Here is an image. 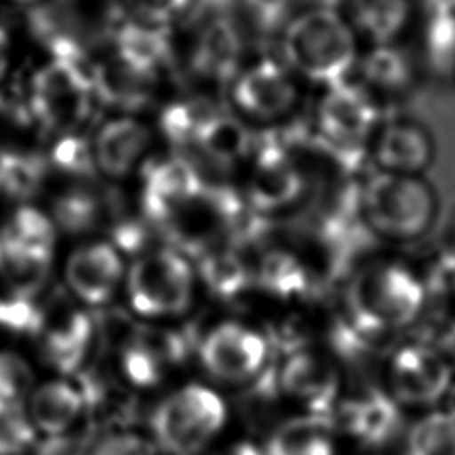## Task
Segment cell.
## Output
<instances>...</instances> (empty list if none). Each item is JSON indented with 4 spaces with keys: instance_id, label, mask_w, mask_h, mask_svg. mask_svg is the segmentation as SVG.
<instances>
[{
    "instance_id": "cell-45",
    "label": "cell",
    "mask_w": 455,
    "mask_h": 455,
    "mask_svg": "<svg viewBox=\"0 0 455 455\" xmlns=\"http://www.w3.org/2000/svg\"><path fill=\"white\" fill-rule=\"evenodd\" d=\"M443 245H446L448 249H451L455 252V217L451 219L448 229H446V238L443 242Z\"/></svg>"
},
{
    "instance_id": "cell-37",
    "label": "cell",
    "mask_w": 455,
    "mask_h": 455,
    "mask_svg": "<svg viewBox=\"0 0 455 455\" xmlns=\"http://www.w3.org/2000/svg\"><path fill=\"white\" fill-rule=\"evenodd\" d=\"M44 325V309L32 295L11 293L0 299V327L14 334H37Z\"/></svg>"
},
{
    "instance_id": "cell-8",
    "label": "cell",
    "mask_w": 455,
    "mask_h": 455,
    "mask_svg": "<svg viewBox=\"0 0 455 455\" xmlns=\"http://www.w3.org/2000/svg\"><path fill=\"white\" fill-rule=\"evenodd\" d=\"M94 75L87 73L78 53H55L32 78L28 114L50 130L71 133L87 112Z\"/></svg>"
},
{
    "instance_id": "cell-32",
    "label": "cell",
    "mask_w": 455,
    "mask_h": 455,
    "mask_svg": "<svg viewBox=\"0 0 455 455\" xmlns=\"http://www.w3.org/2000/svg\"><path fill=\"white\" fill-rule=\"evenodd\" d=\"M46 162L20 148L0 149V190L16 199L32 197L43 185Z\"/></svg>"
},
{
    "instance_id": "cell-4",
    "label": "cell",
    "mask_w": 455,
    "mask_h": 455,
    "mask_svg": "<svg viewBox=\"0 0 455 455\" xmlns=\"http://www.w3.org/2000/svg\"><path fill=\"white\" fill-rule=\"evenodd\" d=\"M386 112L363 87L348 82L327 87L318 105L313 146L343 172L355 176L370 162V146Z\"/></svg>"
},
{
    "instance_id": "cell-9",
    "label": "cell",
    "mask_w": 455,
    "mask_h": 455,
    "mask_svg": "<svg viewBox=\"0 0 455 455\" xmlns=\"http://www.w3.org/2000/svg\"><path fill=\"white\" fill-rule=\"evenodd\" d=\"M437 158V142L432 132L409 116L386 114L370 146V162L375 171L427 176Z\"/></svg>"
},
{
    "instance_id": "cell-14",
    "label": "cell",
    "mask_w": 455,
    "mask_h": 455,
    "mask_svg": "<svg viewBox=\"0 0 455 455\" xmlns=\"http://www.w3.org/2000/svg\"><path fill=\"white\" fill-rule=\"evenodd\" d=\"M279 389L307 407V412L331 414L339 402L341 377L338 363L313 350L290 354L277 371Z\"/></svg>"
},
{
    "instance_id": "cell-20",
    "label": "cell",
    "mask_w": 455,
    "mask_h": 455,
    "mask_svg": "<svg viewBox=\"0 0 455 455\" xmlns=\"http://www.w3.org/2000/svg\"><path fill=\"white\" fill-rule=\"evenodd\" d=\"M27 403L30 425L48 437L62 435L84 411L80 387L68 380H50L34 387Z\"/></svg>"
},
{
    "instance_id": "cell-36",
    "label": "cell",
    "mask_w": 455,
    "mask_h": 455,
    "mask_svg": "<svg viewBox=\"0 0 455 455\" xmlns=\"http://www.w3.org/2000/svg\"><path fill=\"white\" fill-rule=\"evenodd\" d=\"M119 355H121V370L135 387L146 389V387L156 386L162 380L164 371L167 368V363L146 343H142L139 336H135L133 341L128 343L119 352Z\"/></svg>"
},
{
    "instance_id": "cell-29",
    "label": "cell",
    "mask_w": 455,
    "mask_h": 455,
    "mask_svg": "<svg viewBox=\"0 0 455 455\" xmlns=\"http://www.w3.org/2000/svg\"><path fill=\"white\" fill-rule=\"evenodd\" d=\"M0 233L23 251L52 261L55 249V224L52 217L34 206H20Z\"/></svg>"
},
{
    "instance_id": "cell-31",
    "label": "cell",
    "mask_w": 455,
    "mask_h": 455,
    "mask_svg": "<svg viewBox=\"0 0 455 455\" xmlns=\"http://www.w3.org/2000/svg\"><path fill=\"white\" fill-rule=\"evenodd\" d=\"M52 261L41 259L14 245L0 233V279L11 293L32 295L46 283Z\"/></svg>"
},
{
    "instance_id": "cell-26",
    "label": "cell",
    "mask_w": 455,
    "mask_h": 455,
    "mask_svg": "<svg viewBox=\"0 0 455 455\" xmlns=\"http://www.w3.org/2000/svg\"><path fill=\"white\" fill-rule=\"evenodd\" d=\"M238 53L240 43L235 28L226 21H215L203 32L197 43L194 68L203 76L226 80L235 73Z\"/></svg>"
},
{
    "instance_id": "cell-15",
    "label": "cell",
    "mask_w": 455,
    "mask_h": 455,
    "mask_svg": "<svg viewBox=\"0 0 455 455\" xmlns=\"http://www.w3.org/2000/svg\"><path fill=\"white\" fill-rule=\"evenodd\" d=\"M64 277L78 300L101 306L112 299L123 279V259L108 242L85 243L68 256Z\"/></svg>"
},
{
    "instance_id": "cell-40",
    "label": "cell",
    "mask_w": 455,
    "mask_h": 455,
    "mask_svg": "<svg viewBox=\"0 0 455 455\" xmlns=\"http://www.w3.org/2000/svg\"><path fill=\"white\" fill-rule=\"evenodd\" d=\"M135 11L149 23H164L178 16L188 4V0H130Z\"/></svg>"
},
{
    "instance_id": "cell-2",
    "label": "cell",
    "mask_w": 455,
    "mask_h": 455,
    "mask_svg": "<svg viewBox=\"0 0 455 455\" xmlns=\"http://www.w3.org/2000/svg\"><path fill=\"white\" fill-rule=\"evenodd\" d=\"M439 215L441 199L427 176L373 171L359 183V220L373 242L416 245L434 231Z\"/></svg>"
},
{
    "instance_id": "cell-24",
    "label": "cell",
    "mask_w": 455,
    "mask_h": 455,
    "mask_svg": "<svg viewBox=\"0 0 455 455\" xmlns=\"http://www.w3.org/2000/svg\"><path fill=\"white\" fill-rule=\"evenodd\" d=\"M110 201L107 196L89 188L73 187L60 192L52 204V220L55 228L69 235L89 233L101 226Z\"/></svg>"
},
{
    "instance_id": "cell-5",
    "label": "cell",
    "mask_w": 455,
    "mask_h": 455,
    "mask_svg": "<svg viewBox=\"0 0 455 455\" xmlns=\"http://www.w3.org/2000/svg\"><path fill=\"white\" fill-rule=\"evenodd\" d=\"M283 53L293 69L327 87L347 82L357 57L352 28L327 7L302 12L286 27Z\"/></svg>"
},
{
    "instance_id": "cell-18",
    "label": "cell",
    "mask_w": 455,
    "mask_h": 455,
    "mask_svg": "<svg viewBox=\"0 0 455 455\" xmlns=\"http://www.w3.org/2000/svg\"><path fill=\"white\" fill-rule=\"evenodd\" d=\"M43 355L60 373H76L89 352L94 336V320L78 309L60 311L53 318L44 316Z\"/></svg>"
},
{
    "instance_id": "cell-6",
    "label": "cell",
    "mask_w": 455,
    "mask_h": 455,
    "mask_svg": "<svg viewBox=\"0 0 455 455\" xmlns=\"http://www.w3.org/2000/svg\"><path fill=\"white\" fill-rule=\"evenodd\" d=\"M226 416V403L213 389L187 384L153 411L151 428L172 455H194L219 434Z\"/></svg>"
},
{
    "instance_id": "cell-21",
    "label": "cell",
    "mask_w": 455,
    "mask_h": 455,
    "mask_svg": "<svg viewBox=\"0 0 455 455\" xmlns=\"http://www.w3.org/2000/svg\"><path fill=\"white\" fill-rule=\"evenodd\" d=\"M331 414L307 412L283 421L268 437L263 455H334Z\"/></svg>"
},
{
    "instance_id": "cell-28",
    "label": "cell",
    "mask_w": 455,
    "mask_h": 455,
    "mask_svg": "<svg viewBox=\"0 0 455 455\" xmlns=\"http://www.w3.org/2000/svg\"><path fill=\"white\" fill-rule=\"evenodd\" d=\"M199 275L206 288L220 299H235L251 283L252 274L231 247H213L199 261Z\"/></svg>"
},
{
    "instance_id": "cell-1",
    "label": "cell",
    "mask_w": 455,
    "mask_h": 455,
    "mask_svg": "<svg viewBox=\"0 0 455 455\" xmlns=\"http://www.w3.org/2000/svg\"><path fill=\"white\" fill-rule=\"evenodd\" d=\"M423 293L416 259L400 252L366 254L345 277L339 318L366 343L386 352L416 329Z\"/></svg>"
},
{
    "instance_id": "cell-13",
    "label": "cell",
    "mask_w": 455,
    "mask_h": 455,
    "mask_svg": "<svg viewBox=\"0 0 455 455\" xmlns=\"http://www.w3.org/2000/svg\"><path fill=\"white\" fill-rule=\"evenodd\" d=\"M256 155L249 181V203L252 210L268 213L295 203L302 196L306 181L281 139L267 135L258 146Z\"/></svg>"
},
{
    "instance_id": "cell-44",
    "label": "cell",
    "mask_w": 455,
    "mask_h": 455,
    "mask_svg": "<svg viewBox=\"0 0 455 455\" xmlns=\"http://www.w3.org/2000/svg\"><path fill=\"white\" fill-rule=\"evenodd\" d=\"M224 455H263L258 448H254L252 444L249 443H240V444H235L228 453Z\"/></svg>"
},
{
    "instance_id": "cell-19",
    "label": "cell",
    "mask_w": 455,
    "mask_h": 455,
    "mask_svg": "<svg viewBox=\"0 0 455 455\" xmlns=\"http://www.w3.org/2000/svg\"><path fill=\"white\" fill-rule=\"evenodd\" d=\"M151 142V132L133 117H117L105 123L92 144L96 167L110 178H124Z\"/></svg>"
},
{
    "instance_id": "cell-38",
    "label": "cell",
    "mask_w": 455,
    "mask_h": 455,
    "mask_svg": "<svg viewBox=\"0 0 455 455\" xmlns=\"http://www.w3.org/2000/svg\"><path fill=\"white\" fill-rule=\"evenodd\" d=\"M50 158L60 171L76 178H91L98 169L92 146L76 133H64L55 142Z\"/></svg>"
},
{
    "instance_id": "cell-34",
    "label": "cell",
    "mask_w": 455,
    "mask_h": 455,
    "mask_svg": "<svg viewBox=\"0 0 455 455\" xmlns=\"http://www.w3.org/2000/svg\"><path fill=\"white\" fill-rule=\"evenodd\" d=\"M220 108L206 100L176 101L164 108L160 128L176 146H196L201 132L217 116Z\"/></svg>"
},
{
    "instance_id": "cell-41",
    "label": "cell",
    "mask_w": 455,
    "mask_h": 455,
    "mask_svg": "<svg viewBox=\"0 0 455 455\" xmlns=\"http://www.w3.org/2000/svg\"><path fill=\"white\" fill-rule=\"evenodd\" d=\"M37 455H85V453L82 444L76 439L53 435L39 446Z\"/></svg>"
},
{
    "instance_id": "cell-3",
    "label": "cell",
    "mask_w": 455,
    "mask_h": 455,
    "mask_svg": "<svg viewBox=\"0 0 455 455\" xmlns=\"http://www.w3.org/2000/svg\"><path fill=\"white\" fill-rule=\"evenodd\" d=\"M453 375L450 350L407 334L382 354L377 382L407 416H416L441 407Z\"/></svg>"
},
{
    "instance_id": "cell-42",
    "label": "cell",
    "mask_w": 455,
    "mask_h": 455,
    "mask_svg": "<svg viewBox=\"0 0 455 455\" xmlns=\"http://www.w3.org/2000/svg\"><path fill=\"white\" fill-rule=\"evenodd\" d=\"M7 68H9V36L0 27V80L7 73Z\"/></svg>"
},
{
    "instance_id": "cell-30",
    "label": "cell",
    "mask_w": 455,
    "mask_h": 455,
    "mask_svg": "<svg viewBox=\"0 0 455 455\" xmlns=\"http://www.w3.org/2000/svg\"><path fill=\"white\" fill-rule=\"evenodd\" d=\"M116 46L121 62L146 75H155L156 68L164 64L169 53V44L162 30L137 23L124 25L119 30Z\"/></svg>"
},
{
    "instance_id": "cell-22",
    "label": "cell",
    "mask_w": 455,
    "mask_h": 455,
    "mask_svg": "<svg viewBox=\"0 0 455 455\" xmlns=\"http://www.w3.org/2000/svg\"><path fill=\"white\" fill-rule=\"evenodd\" d=\"M363 85L384 108L382 101L393 103L412 91L414 76L409 62L393 48L380 44L371 50L363 62ZM386 112V110H384Z\"/></svg>"
},
{
    "instance_id": "cell-27",
    "label": "cell",
    "mask_w": 455,
    "mask_h": 455,
    "mask_svg": "<svg viewBox=\"0 0 455 455\" xmlns=\"http://www.w3.org/2000/svg\"><path fill=\"white\" fill-rule=\"evenodd\" d=\"M252 146L249 130L228 112H219L201 132L196 148L219 165H231L242 160Z\"/></svg>"
},
{
    "instance_id": "cell-16",
    "label": "cell",
    "mask_w": 455,
    "mask_h": 455,
    "mask_svg": "<svg viewBox=\"0 0 455 455\" xmlns=\"http://www.w3.org/2000/svg\"><path fill=\"white\" fill-rule=\"evenodd\" d=\"M233 100L251 117L275 119L291 110L297 89L281 66L261 60L235 78Z\"/></svg>"
},
{
    "instance_id": "cell-7",
    "label": "cell",
    "mask_w": 455,
    "mask_h": 455,
    "mask_svg": "<svg viewBox=\"0 0 455 455\" xmlns=\"http://www.w3.org/2000/svg\"><path fill=\"white\" fill-rule=\"evenodd\" d=\"M126 295L132 309L146 318L176 316L188 309L194 295V272L172 247L155 249L130 267Z\"/></svg>"
},
{
    "instance_id": "cell-35",
    "label": "cell",
    "mask_w": 455,
    "mask_h": 455,
    "mask_svg": "<svg viewBox=\"0 0 455 455\" xmlns=\"http://www.w3.org/2000/svg\"><path fill=\"white\" fill-rule=\"evenodd\" d=\"M34 387L30 364L14 352H0V419L21 414Z\"/></svg>"
},
{
    "instance_id": "cell-25",
    "label": "cell",
    "mask_w": 455,
    "mask_h": 455,
    "mask_svg": "<svg viewBox=\"0 0 455 455\" xmlns=\"http://www.w3.org/2000/svg\"><path fill=\"white\" fill-rule=\"evenodd\" d=\"M403 455H455V419L441 409L407 419Z\"/></svg>"
},
{
    "instance_id": "cell-12",
    "label": "cell",
    "mask_w": 455,
    "mask_h": 455,
    "mask_svg": "<svg viewBox=\"0 0 455 455\" xmlns=\"http://www.w3.org/2000/svg\"><path fill=\"white\" fill-rule=\"evenodd\" d=\"M268 357V341L256 331L224 322L215 325L199 345L204 370L224 382H245L258 377Z\"/></svg>"
},
{
    "instance_id": "cell-11",
    "label": "cell",
    "mask_w": 455,
    "mask_h": 455,
    "mask_svg": "<svg viewBox=\"0 0 455 455\" xmlns=\"http://www.w3.org/2000/svg\"><path fill=\"white\" fill-rule=\"evenodd\" d=\"M423 275V311L411 334L421 336L453 354L455 348V252L437 245L418 259Z\"/></svg>"
},
{
    "instance_id": "cell-23",
    "label": "cell",
    "mask_w": 455,
    "mask_h": 455,
    "mask_svg": "<svg viewBox=\"0 0 455 455\" xmlns=\"http://www.w3.org/2000/svg\"><path fill=\"white\" fill-rule=\"evenodd\" d=\"M254 281L261 290L279 299L306 295L313 286V275L306 263L283 249H274L261 256Z\"/></svg>"
},
{
    "instance_id": "cell-39",
    "label": "cell",
    "mask_w": 455,
    "mask_h": 455,
    "mask_svg": "<svg viewBox=\"0 0 455 455\" xmlns=\"http://www.w3.org/2000/svg\"><path fill=\"white\" fill-rule=\"evenodd\" d=\"M89 455H156V451L155 446L139 434L110 432L92 446Z\"/></svg>"
},
{
    "instance_id": "cell-10",
    "label": "cell",
    "mask_w": 455,
    "mask_h": 455,
    "mask_svg": "<svg viewBox=\"0 0 455 455\" xmlns=\"http://www.w3.org/2000/svg\"><path fill=\"white\" fill-rule=\"evenodd\" d=\"M409 416L375 384L361 387L348 398H339L332 412L334 428L354 437L366 448H382L402 439Z\"/></svg>"
},
{
    "instance_id": "cell-43",
    "label": "cell",
    "mask_w": 455,
    "mask_h": 455,
    "mask_svg": "<svg viewBox=\"0 0 455 455\" xmlns=\"http://www.w3.org/2000/svg\"><path fill=\"white\" fill-rule=\"evenodd\" d=\"M439 409H441L443 412H446L450 418L455 419V375H453V379H451V384H450V387H448V391H446V395H444V398H443Z\"/></svg>"
},
{
    "instance_id": "cell-17",
    "label": "cell",
    "mask_w": 455,
    "mask_h": 455,
    "mask_svg": "<svg viewBox=\"0 0 455 455\" xmlns=\"http://www.w3.org/2000/svg\"><path fill=\"white\" fill-rule=\"evenodd\" d=\"M203 187L204 181L190 160L171 156L155 162L144 176V212L148 219L160 224L178 204L188 201Z\"/></svg>"
},
{
    "instance_id": "cell-33",
    "label": "cell",
    "mask_w": 455,
    "mask_h": 455,
    "mask_svg": "<svg viewBox=\"0 0 455 455\" xmlns=\"http://www.w3.org/2000/svg\"><path fill=\"white\" fill-rule=\"evenodd\" d=\"M355 25L375 43H389L405 25L407 0H350Z\"/></svg>"
}]
</instances>
